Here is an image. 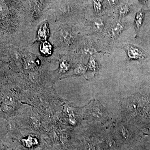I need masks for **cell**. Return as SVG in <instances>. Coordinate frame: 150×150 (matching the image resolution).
Returning <instances> with one entry per match:
<instances>
[{"label":"cell","instance_id":"obj_1","mask_svg":"<svg viewBox=\"0 0 150 150\" xmlns=\"http://www.w3.org/2000/svg\"><path fill=\"white\" fill-rule=\"evenodd\" d=\"M124 48L127 51L128 57L131 60H142L147 56L144 51L137 46L126 44L124 45Z\"/></svg>","mask_w":150,"mask_h":150},{"label":"cell","instance_id":"obj_2","mask_svg":"<svg viewBox=\"0 0 150 150\" xmlns=\"http://www.w3.org/2000/svg\"><path fill=\"white\" fill-rule=\"evenodd\" d=\"M124 29V26L121 22H116L112 25L109 30V34L112 38H117Z\"/></svg>","mask_w":150,"mask_h":150},{"label":"cell","instance_id":"obj_3","mask_svg":"<svg viewBox=\"0 0 150 150\" xmlns=\"http://www.w3.org/2000/svg\"><path fill=\"white\" fill-rule=\"evenodd\" d=\"M49 35L48 25L44 23L39 29L38 32V39L39 40H45Z\"/></svg>","mask_w":150,"mask_h":150},{"label":"cell","instance_id":"obj_4","mask_svg":"<svg viewBox=\"0 0 150 150\" xmlns=\"http://www.w3.org/2000/svg\"><path fill=\"white\" fill-rule=\"evenodd\" d=\"M144 18V14L142 12H140L137 14V16L135 18V28L136 29L137 32H138L140 28L142 26V23H143V20Z\"/></svg>","mask_w":150,"mask_h":150},{"label":"cell","instance_id":"obj_5","mask_svg":"<svg viewBox=\"0 0 150 150\" xmlns=\"http://www.w3.org/2000/svg\"><path fill=\"white\" fill-rule=\"evenodd\" d=\"M40 52L43 55L48 56L52 52V46L51 44L47 42H44L40 46Z\"/></svg>","mask_w":150,"mask_h":150},{"label":"cell","instance_id":"obj_6","mask_svg":"<svg viewBox=\"0 0 150 150\" xmlns=\"http://www.w3.org/2000/svg\"><path fill=\"white\" fill-rule=\"evenodd\" d=\"M98 68V66L97 63L94 58L92 56H91L87 65L88 69L93 71L96 72Z\"/></svg>","mask_w":150,"mask_h":150},{"label":"cell","instance_id":"obj_7","mask_svg":"<svg viewBox=\"0 0 150 150\" xmlns=\"http://www.w3.org/2000/svg\"><path fill=\"white\" fill-rule=\"evenodd\" d=\"M93 26V28L97 31H100L104 28V23L100 19H96L94 21Z\"/></svg>","mask_w":150,"mask_h":150},{"label":"cell","instance_id":"obj_8","mask_svg":"<svg viewBox=\"0 0 150 150\" xmlns=\"http://www.w3.org/2000/svg\"><path fill=\"white\" fill-rule=\"evenodd\" d=\"M129 9L128 6L124 5L121 6L119 9V14L121 16H124L129 12Z\"/></svg>","mask_w":150,"mask_h":150},{"label":"cell","instance_id":"obj_9","mask_svg":"<svg viewBox=\"0 0 150 150\" xmlns=\"http://www.w3.org/2000/svg\"><path fill=\"white\" fill-rule=\"evenodd\" d=\"M94 5L95 9L97 11H100L101 9V6L99 2H95Z\"/></svg>","mask_w":150,"mask_h":150},{"label":"cell","instance_id":"obj_10","mask_svg":"<svg viewBox=\"0 0 150 150\" xmlns=\"http://www.w3.org/2000/svg\"><path fill=\"white\" fill-rule=\"evenodd\" d=\"M143 1H146L147 0H143Z\"/></svg>","mask_w":150,"mask_h":150}]
</instances>
